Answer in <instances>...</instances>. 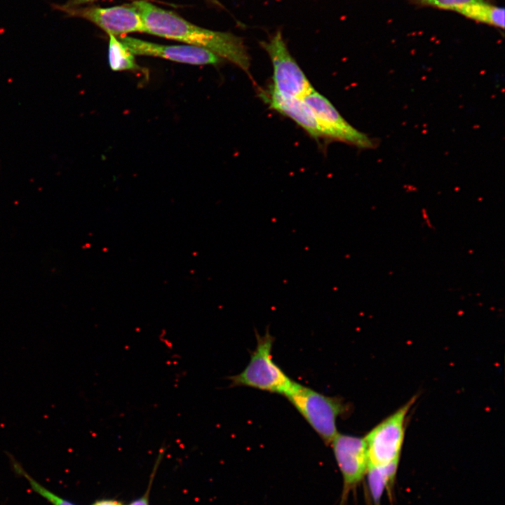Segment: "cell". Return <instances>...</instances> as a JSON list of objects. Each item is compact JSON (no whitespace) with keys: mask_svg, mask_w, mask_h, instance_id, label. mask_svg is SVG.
<instances>
[{"mask_svg":"<svg viewBox=\"0 0 505 505\" xmlns=\"http://www.w3.org/2000/svg\"><path fill=\"white\" fill-rule=\"evenodd\" d=\"M303 100L314 112L327 137L363 149L372 148L375 146L373 140L351 126L330 102L315 90L305 96Z\"/></svg>","mask_w":505,"mask_h":505,"instance_id":"obj_7","label":"cell"},{"mask_svg":"<svg viewBox=\"0 0 505 505\" xmlns=\"http://www.w3.org/2000/svg\"><path fill=\"white\" fill-rule=\"evenodd\" d=\"M257 345L250 361L239 374L229 377L231 386H246L286 396L292 389V381L274 361L271 354L274 338L268 330L257 333Z\"/></svg>","mask_w":505,"mask_h":505,"instance_id":"obj_2","label":"cell"},{"mask_svg":"<svg viewBox=\"0 0 505 505\" xmlns=\"http://www.w3.org/2000/svg\"><path fill=\"white\" fill-rule=\"evenodd\" d=\"M330 443L343 478V494L346 495L367 473L365 442L364 438L338 433Z\"/></svg>","mask_w":505,"mask_h":505,"instance_id":"obj_9","label":"cell"},{"mask_svg":"<svg viewBox=\"0 0 505 505\" xmlns=\"http://www.w3.org/2000/svg\"><path fill=\"white\" fill-rule=\"evenodd\" d=\"M92 505H123V504L117 501L104 499V500L97 501Z\"/></svg>","mask_w":505,"mask_h":505,"instance_id":"obj_17","label":"cell"},{"mask_svg":"<svg viewBox=\"0 0 505 505\" xmlns=\"http://www.w3.org/2000/svg\"><path fill=\"white\" fill-rule=\"evenodd\" d=\"M60 9L71 15L88 20L108 35L119 36L133 32H146L141 15L133 3L107 8L63 6Z\"/></svg>","mask_w":505,"mask_h":505,"instance_id":"obj_6","label":"cell"},{"mask_svg":"<svg viewBox=\"0 0 505 505\" xmlns=\"http://www.w3.org/2000/svg\"><path fill=\"white\" fill-rule=\"evenodd\" d=\"M208 2L215 5L217 7L224 8V6L220 4L218 0H207Z\"/></svg>","mask_w":505,"mask_h":505,"instance_id":"obj_19","label":"cell"},{"mask_svg":"<svg viewBox=\"0 0 505 505\" xmlns=\"http://www.w3.org/2000/svg\"><path fill=\"white\" fill-rule=\"evenodd\" d=\"M130 505H149L147 494L133 501Z\"/></svg>","mask_w":505,"mask_h":505,"instance_id":"obj_18","label":"cell"},{"mask_svg":"<svg viewBox=\"0 0 505 505\" xmlns=\"http://www.w3.org/2000/svg\"><path fill=\"white\" fill-rule=\"evenodd\" d=\"M421 4L435 6L437 8L456 11L464 6L477 2H482L483 0H416Z\"/></svg>","mask_w":505,"mask_h":505,"instance_id":"obj_15","label":"cell"},{"mask_svg":"<svg viewBox=\"0 0 505 505\" xmlns=\"http://www.w3.org/2000/svg\"><path fill=\"white\" fill-rule=\"evenodd\" d=\"M109 63L114 71L132 70L138 68L134 55L113 35H109Z\"/></svg>","mask_w":505,"mask_h":505,"instance_id":"obj_13","label":"cell"},{"mask_svg":"<svg viewBox=\"0 0 505 505\" xmlns=\"http://www.w3.org/2000/svg\"><path fill=\"white\" fill-rule=\"evenodd\" d=\"M262 96L270 108L292 119L313 137H327L314 112L303 99L281 94L271 86Z\"/></svg>","mask_w":505,"mask_h":505,"instance_id":"obj_10","label":"cell"},{"mask_svg":"<svg viewBox=\"0 0 505 505\" xmlns=\"http://www.w3.org/2000/svg\"><path fill=\"white\" fill-rule=\"evenodd\" d=\"M134 55L158 57L189 65H216L223 59L191 45H161L128 36H116Z\"/></svg>","mask_w":505,"mask_h":505,"instance_id":"obj_8","label":"cell"},{"mask_svg":"<svg viewBox=\"0 0 505 505\" xmlns=\"http://www.w3.org/2000/svg\"><path fill=\"white\" fill-rule=\"evenodd\" d=\"M133 3L141 15L145 33L206 49L248 72L250 58L241 37L231 32L198 27L175 13L146 1Z\"/></svg>","mask_w":505,"mask_h":505,"instance_id":"obj_1","label":"cell"},{"mask_svg":"<svg viewBox=\"0 0 505 505\" xmlns=\"http://www.w3.org/2000/svg\"><path fill=\"white\" fill-rule=\"evenodd\" d=\"M285 396L321 439L330 443L338 433L337 419L346 411L342 400L296 382Z\"/></svg>","mask_w":505,"mask_h":505,"instance_id":"obj_3","label":"cell"},{"mask_svg":"<svg viewBox=\"0 0 505 505\" xmlns=\"http://www.w3.org/2000/svg\"><path fill=\"white\" fill-rule=\"evenodd\" d=\"M398 464L379 468L368 469V480L372 499L379 505L384 490L392 483Z\"/></svg>","mask_w":505,"mask_h":505,"instance_id":"obj_12","label":"cell"},{"mask_svg":"<svg viewBox=\"0 0 505 505\" xmlns=\"http://www.w3.org/2000/svg\"><path fill=\"white\" fill-rule=\"evenodd\" d=\"M260 46L267 53L273 65V85L278 93L303 99L314 89L290 53L281 29L267 41H260Z\"/></svg>","mask_w":505,"mask_h":505,"instance_id":"obj_5","label":"cell"},{"mask_svg":"<svg viewBox=\"0 0 505 505\" xmlns=\"http://www.w3.org/2000/svg\"><path fill=\"white\" fill-rule=\"evenodd\" d=\"M455 11L478 22L501 29L504 27V8L485 4L483 1L464 6Z\"/></svg>","mask_w":505,"mask_h":505,"instance_id":"obj_11","label":"cell"},{"mask_svg":"<svg viewBox=\"0 0 505 505\" xmlns=\"http://www.w3.org/2000/svg\"><path fill=\"white\" fill-rule=\"evenodd\" d=\"M96 0H69V1L64 6L67 7H77L78 6H80L81 4L92 2Z\"/></svg>","mask_w":505,"mask_h":505,"instance_id":"obj_16","label":"cell"},{"mask_svg":"<svg viewBox=\"0 0 505 505\" xmlns=\"http://www.w3.org/2000/svg\"><path fill=\"white\" fill-rule=\"evenodd\" d=\"M10 458L15 470L27 479L32 489L37 494L45 498L47 501L50 502L53 505H75L72 502L54 494L53 492L41 485L40 483L33 479L29 474H27L26 471L22 469L21 465L17 461H15V459L11 454Z\"/></svg>","mask_w":505,"mask_h":505,"instance_id":"obj_14","label":"cell"},{"mask_svg":"<svg viewBox=\"0 0 505 505\" xmlns=\"http://www.w3.org/2000/svg\"><path fill=\"white\" fill-rule=\"evenodd\" d=\"M416 398L386 417L365 437L368 469L398 464L405 434V421Z\"/></svg>","mask_w":505,"mask_h":505,"instance_id":"obj_4","label":"cell"}]
</instances>
